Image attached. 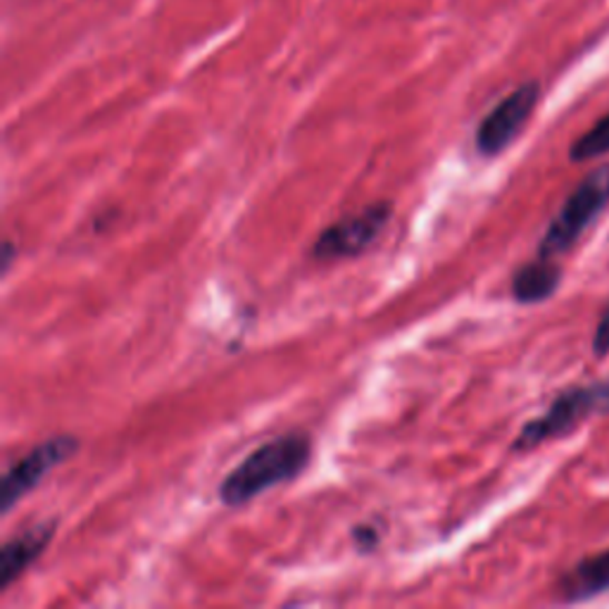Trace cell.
<instances>
[{
  "instance_id": "2",
  "label": "cell",
  "mask_w": 609,
  "mask_h": 609,
  "mask_svg": "<svg viewBox=\"0 0 609 609\" xmlns=\"http://www.w3.org/2000/svg\"><path fill=\"white\" fill-rule=\"evenodd\" d=\"M609 205V164L592 170L559 207L546 236L538 245V257H557L579 241L586 229L596 222Z\"/></svg>"
},
{
  "instance_id": "3",
  "label": "cell",
  "mask_w": 609,
  "mask_h": 609,
  "mask_svg": "<svg viewBox=\"0 0 609 609\" xmlns=\"http://www.w3.org/2000/svg\"><path fill=\"white\" fill-rule=\"evenodd\" d=\"M596 413H609V382L592 386H576L559 393L546 415L529 422L519 432L512 450L526 453L538 448L540 443L565 436L576 429L586 417Z\"/></svg>"
},
{
  "instance_id": "13",
  "label": "cell",
  "mask_w": 609,
  "mask_h": 609,
  "mask_svg": "<svg viewBox=\"0 0 609 609\" xmlns=\"http://www.w3.org/2000/svg\"><path fill=\"white\" fill-rule=\"evenodd\" d=\"M14 251H18V248H14L12 241H6V245H3V272H6V274H8V270L12 267Z\"/></svg>"
},
{
  "instance_id": "9",
  "label": "cell",
  "mask_w": 609,
  "mask_h": 609,
  "mask_svg": "<svg viewBox=\"0 0 609 609\" xmlns=\"http://www.w3.org/2000/svg\"><path fill=\"white\" fill-rule=\"evenodd\" d=\"M559 282H562V270L550 257H536L512 276V295L521 305H536L548 301Z\"/></svg>"
},
{
  "instance_id": "5",
  "label": "cell",
  "mask_w": 609,
  "mask_h": 609,
  "mask_svg": "<svg viewBox=\"0 0 609 609\" xmlns=\"http://www.w3.org/2000/svg\"><path fill=\"white\" fill-rule=\"evenodd\" d=\"M77 450L79 440L74 436H53L39 443L37 448H31L3 476V484H0V512L8 515L29 490H34L45 479L48 471L68 463Z\"/></svg>"
},
{
  "instance_id": "7",
  "label": "cell",
  "mask_w": 609,
  "mask_h": 609,
  "mask_svg": "<svg viewBox=\"0 0 609 609\" xmlns=\"http://www.w3.org/2000/svg\"><path fill=\"white\" fill-rule=\"evenodd\" d=\"M55 529V519L39 521L20 536L10 538L6 546L0 548V592L8 590L31 565L37 562L43 550L51 546Z\"/></svg>"
},
{
  "instance_id": "11",
  "label": "cell",
  "mask_w": 609,
  "mask_h": 609,
  "mask_svg": "<svg viewBox=\"0 0 609 609\" xmlns=\"http://www.w3.org/2000/svg\"><path fill=\"white\" fill-rule=\"evenodd\" d=\"M353 540L357 550L362 552H369L378 546V540H382V534H378L376 526H357V529L353 531Z\"/></svg>"
},
{
  "instance_id": "1",
  "label": "cell",
  "mask_w": 609,
  "mask_h": 609,
  "mask_svg": "<svg viewBox=\"0 0 609 609\" xmlns=\"http://www.w3.org/2000/svg\"><path fill=\"white\" fill-rule=\"evenodd\" d=\"M309 455L312 443L303 434H286L265 443L226 474L220 486L222 503L238 507L278 484L293 481L307 467Z\"/></svg>"
},
{
  "instance_id": "8",
  "label": "cell",
  "mask_w": 609,
  "mask_h": 609,
  "mask_svg": "<svg viewBox=\"0 0 609 609\" xmlns=\"http://www.w3.org/2000/svg\"><path fill=\"white\" fill-rule=\"evenodd\" d=\"M557 590L565 602H583L609 590V550L590 555L574 565L562 576Z\"/></svg>"
},
{
  "instance_id": "6",
  "label": "cell",
  "mask_w": 609,
  "mask_h": 609,
  "mask_svg": "<svg viewBox=\"0 0 609 609\" xmlns=\"http://www.w3.org/2000/svg\"><path fill=\"white\" fill-rule=\"evenodd\" d=\"M540 98L538 81H526L493 108L476 129V148L481 155H500L529 122Z\"/></svg>"
},
{
  "instance_id": "12",
  "label": "cell",
  "mask_w": 609,
  "mask_h": 609,
  "mask_svg": "<svg viewBox=\"0 0 609 609\" xmlns=\"http://www.w3.org/2000/svg\"><path fill=\"white\" fill-rule=\"evenodd\" d=\"M592 353H596L598 357L609 355V307L605 309V315L598 322L596 336H592Z\"/></svg>"
},
{
  "instance_id": "10",
  "label": "cell",
  "mask_w": 609,
  "mask_h": 609,
  "mask_svg": "<svg viewBox=\"0 0 609 609\" xmlns=\"http://www.w3.org/2000/svg\"><path fill=\"white\" fill-rule=\"evenodd\" d=\"M609 153V114L592 124L583 136L576 139L569 148V158L574 162H586Z\"/></svg>"
},
{
  "instance_id": "4",
  "label": "cell",
  "mask_w": 609,
  "mask_h": 609,
  "mask_svg": "<svg viewBox=\"0 0 609 609\" xmlns=\"http://www.w3.org/2000/svg\"><path fill=\"white\" fill-rule=\"evenodd\" d=\"M390 215L393 205L388 201H376L355 215L328 224L312 245V257L319 262H336L365 253L382 236Z\"/></svg>"
}]
</instances>
